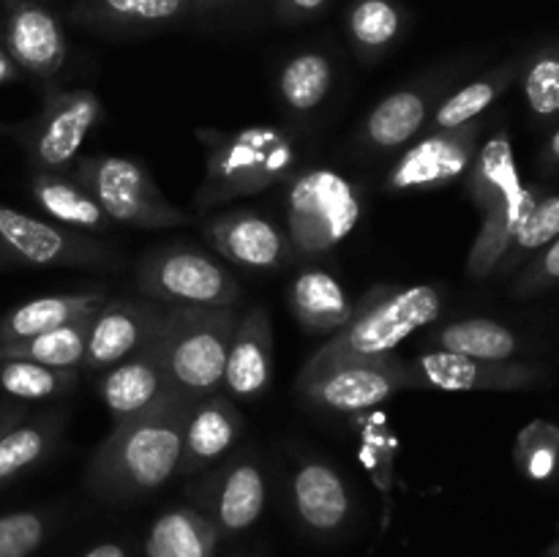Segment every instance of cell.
Instances as JSON below:
<instances>
[{
  "instance_id": "obj_45",
  "label": "cell",
  "mask_w": 559,
  "mask_h": 557,
  "mask_svg": "<svg viewBox=\"0 0 559 557\" xmlns=\"http://www.w3.org/2000/svg\"><path fill=\"white\" fill-rule=\"evenodd\" d=\"M555 557H559V544H557V549H555Z\"/></svg>"
},
{
  "instance_id": "obj_4",
  "label": "cell",
  "mask_w": 559,
  "mask_h": 557,
  "mask_svg": "<svg viewBox=\"0 0 559 557\" xmlns=\"http://www.w3.org/2000/svg\"><path fill=\"white\" fill-rule=\"evenodd\" d=\"M442 311V293L431 284L377 287L355 306L342 331L314 349L309 360L377 358L396 353L404 339L431 325Z\"/></svg>"
},
{
  "instance_id": "obj_6",
  "label": "cell",
  "mask_w": 559,
  "mask_h": 557,
  "mask_svg": "<svg viewBox=\"0 0 559 557\" xmlns=\"http://www.w3.org/2000/svg\"><path fill=\"white\" fill-rule=\"evenodd\" d=\"M298 393L314 407L336 415H355L377 407L402 391H413L409 360L396 353L377 358L306 360L298 375Z\"/></svg>"
},
{
  "instance_id": "obj_7",
  "label": "cell",
  "mask_w": 559,
  "mask_h": 557,
  "mask_svg": "<svg viewBox=\"0 0 559 557\" xmlns=\"http://www.w3.org/2000/svg\"><path fill=\"white\" fill-rule=\"evenodd\" d=\"M71 178L91 191L109 222L142 229H169L189 222L178 205L162 194L142 164L123 156H87L71 169Z\"/></svg>"
},
{
  "instance_id": "obj_14",
  "label": "cell",
  "mask_w": 559,
  "mask_h": 557,
  "mask_svg": "<svg viewBox=\"0 0 559 557\" xmlns=\"http://www.w3.org/2000/svg\"><path fill=\"white\" fill-rule=\"evenodd\" d=\"M273 377V325L265 306H251L238 317L227 366H224L222 393L229 399H257L267 391Z\"/></svg>"
},
{
  "instance_id": "obj_23",
  "label": "cell",
  "mask_w": 559,
  "mask_h": 557,
  "mask_svg": "<svg viewBox=\"0 0 559 557\" xmlns=\"http://www.w3.org/2000/svg\"><path fill=\"white\" fill-rule=\"evenodd\" d=\"M429 93L420 87H402L377 102L364 120L360 137L371 151L393 153L420 134V129L429 123Z\"/></svg>"
},
{
  "instance_id": "obj_15",
  "label": "cell",
  "mask_w": 559,
  "mask_h": 557,
  "mask_svg": "<svg viewBox=\"0 0 559 557\" xmlns=\"http://www.w3.org/2000/svg\"><path fill=\"white\" fill-rule=\"evenodd\" d=\"M96 393L115 424H120V420H129L145 410L156 407L162 399H167L175 391L169 388L156 349L147 347L104 369V375L96 382Z\"/></svg>"
},
{
  "instance_id": "obj_33",
  "label": "cell",
  "mask_w": 559,
  "mask_h": 557,
  "mask_svg": "<svg viewBox=\"0 0 559 557\" xmlns=\"http://www.w3.org/2000/svg\"><path fill=\"white\" fill-rule=\"evenodd\" d=\"M402 31V14L391 0H360L349 14V33L364 55H377L391 47Z\"/></svg>"
},
{
  "instance_id": "obj_18",
  "label": "cell",
  "mask_w": 559,
  "mask_h": 557,
  "mask_svg": "<svg viewBox=\"0 0 559 557\" xmlns=\"http://www.w3.org/2000/svg\"><path fill=\"white\" fill-rule=\"evenodd\" d=\"M413 391H489V388H511L519 371L502 360H475L467 355L429 349L409 360Z\"/></svg>"
},
{
  "instance_id": "obj_24",
  "label": "cell",
  "mask_w": 559,
  "mask_h": 557,
  "mask_svg": "<svg viewBox=\"0 0 559 557\" xmlns=\"http://www.w3.org/2000/svg\"><path fill=\"white\" fill-rule=\"evenodd\" d=\"M31 194L36 205L60 227L82 229V233H102L109 227V216L102 205L71 175L33 173Z\"/></svg>"
},
{
  "instance_id": "obj_29",
  "label": "cell",
  "mask_w": 559,
  "mask_h": 557,
  "mask_svg": "<svg viewBox=\"0 0 559 557\" xmlns=\"http://www.w3.org/2000/svg\"><path fill=\"white\" fill-rule=\"evenodd\" d=\"M80 369H55L25 358H0V388L22 402H41L74 393Z\"/></svg>"
},
{
  "instance_id": "obj_19",
  "label": "cell",
  "mask_w": 559,
  "mask_h": 557,
  "mask_svg": "<svg viewBox=\"0 0 559 557\" xmlns=\"http://www.w3.org/2000/svg\"><path fill=\"white\" fill-rule=\"evenodd\" d=\"M104 289H85V293H58V295H38V298L25 300L0 317V344L25 342V339L38 336V333L55 331L69 322L93 317L104 304H107Z\"/></svg>"
},
{
  "instance_id": "obj_21",
  "label": "cell",
  "mask_w": 559,
  "mask_h": 557,
  "mask_svg": "<svg viewBox=\"0 0 559 557\" xmlns=\"http://www.w3.org/2000/svg\"><path fill=\"white\" fill-rule=\"evenodd\" d=\"M293 502L306 528L333 533L349 517V491L342 475L320 459H306L293 475Z\"/></svg>"
},
{
  "instance_id": "obj_5",
  "label": "cell",
  "mask_w": 559,
  "mask_h": 557,
  "mask_svg": "<svg viewBox=\"0 0 559 557\" xmlns=\"http://www.w3.org/2000/svg\"><path fill=\"white\" fill-rule=\"evenodd\" d=\"M364 202L353 180L331 167L300 173L287 191V235L300 257L336 249L358 227Z\"/></svg>"
},
{
  "instance_id": "obj_12",
  "label": "cell",
  "mask_w": 559,
  "mask_h": 557,
  "mask_svg": "<svg viewBox=\"0 0 559 557\" xmlns=\"http://www.w3.org/2000/svg\"><path fill=\"white\" fill-rule=\"evenodd\" d=\"M475 137L478 123L459 126L451 131H431L420 142L402 153L385 178V189L391 194H409V191H435L453 183L467 173L475 158Z\"/></svg>"
},
{
  "instance_id": "obj_44",
  "label": "cell",
  "mask_w": 559,
  "mask_h": 557,
  "mask_svg": "<svg viewBox=\"0 0 559 557\" xmlns=\"http://www.w3.org/2000/svg\"><path fill=\"white\" fill-rule=\"evenodd\" d=\"M551 153L559 158V131L555 134V140H551Z\"/></svg>"
},
{
  "instance_id": "obj_41",
  "label": "cell",
  "mask_w": 559,
  "mask_h": 557,
  "mask_svg": "<svg viewBox=\"0 0 559 557\" xmlns=\"http://www.w3.org/2000/svg\"><path fill=\"white\" fill-rule=\"evenodd\" d=\"M16 80V63L11 60L9 49L0 47V85H9Z\"/></svg>"
},
{
  "instance_id": "obj_17",
  "label": "cell",
  "mask_w": 559,
  "mask_h": 557,
  "mask_svg": "<svg viewBox=\"0 0 559 557\" xmlns=\"http://www.w3.org/2000/svg\"><path fill=\"white\" fill-rule=\"evenodd\" d=\"M243 435V418L227 393H213L191 407L183 431L180 475H194L222 459Z\"/></svg>"
},
{
  "instance_id": "obj_35",
  "label": "cell",
  "mask_w": 559,
  "mask_h": 557,
  "mask_svg": "<svg viewBox=\"0 0 559 557\" xmlns=\"http://www.w3.org/2000/svg\"><path fill=\"white\" fill-rule=\"evenodd\" d=\"M186 11V0H96L91 14L118 20L123 25H162Z\"/></svg>"
},
{
  "instance_id": "obj_32",
  "label": "cell",
  "mask_w": 559,
  "mask_h": 557,
  "mask_svg": "<svg viewBox=\"0 0 559 557\" xmlns=\"http://www.w3.org/2000/svg\"><path fill=\"white\" fill-rule=\"evenodd\" d=\"M213 524L194 511H169L153 528L147 552L151 557H211Z\"/></svg>"
},
{
  "instance_id": "obj_28",
  "label": "cell",
  "mask_w": 559,
  "mask_h": 557,
  "mask_svg": "<svg viewBox=\"0 0 559 557\" xmlns=\"http://www.w3.org/2000/svg\"><path fill=\"white\" fill-rule=\"evenodd\" d=\"M91 322L93 317H82V320L38 333L25 342L0 344V358H25L44 366H55V369H80L82 360H85Z\"/></svg>"
},
{
  "instance_id": "obj_8",
  "label": "cell",
  "mask_w": 559,
  "mask_h": 557,
  "mask_svg": "<svg viewBox=\"0 0 559 557\" xmlns=\"http://www.w3.org/2000/svg\"><path fill=\"white\" fill-rule=\"evenodd\" d=\"M136 289L164 306H235L240 284L205 251L158 246L136 265Z\"/></svg>"
},
{
  "instance_id": "obj_31",
  "label": "cell",
  "mask_w": 559,
  "mask_h": 557,
  "mask_svg": "<svg viewBox=\"0 0 559 557\" xmlns=\"http://www.w3.org/2000/svg\"><path fill=\"white\" fill-rule=\"evenodd\" d=\"M333 85V66L322 52H300L278 74V96L293 112H314Z\"/></svg>"
},
{
  "instance_id": "obj_40",
  "label": "cell",
  "mask_w": 559,
  "mask_h": 557,
  "mask_svg": "<svg viewBox=\"0 0 559 557\" xmlns=\"http://www.w3.org/2000/svg\"><path fill=\"white\" fill-rule=\"evenodd\" d=\"M540 271H544L546 278H559V238L555 240V244H551V249L544 254Z\"/></svg>"
},
{
  "instance_id": "obj_13",
  "label": "cell",
  "mask_w": 559,
  "mask_h": 557,
  "mask_svg": "<svg viewBox=\"0 0 559 557\" xmlns=\"http://www.w3.org/2000/svg\"><path fill=\"white\" fill-rule=\"evenodd\" d=\"M205 238L229 262L254 271H273L295 254L287 229L257 211H229L205 224Z\"/></svg>"
},
{
  "instance_id": "obj_42",
  "label": "cell",
  "mask_w": 559,
  "mask_h": 557,
  "mask_svg": "<svg viewBox=\"0 0 559 557\" xmlns=\"http://www.w3.org/2000/svg\"><path fill=\"white\" fill-rule=\"evenodd\" d=\"M328 0H287V9L293 14H314L317 9H322Z\"/></svg>"
},
{
  "instance_id": "obj_22",
  "label": "cell",
  "mask_w": 559,
  "mask_h": 557,
  "mask_svg": "<svg viewBox=\"0 0 559 557\" xmlns=\"http://www.w3.org/2000/svg\"><path fill=\"white\" fill-rule=\"evenodd\" d=\"M289 309L309 333H336L353 317L355 304L333 273L306 268L289 284Z\"/></svg>"
},
{
  "instance_id": "obj_39",
  "label": "cell",
  "mask_w": 559,
  "mask_h": 557,
  "mask_svg": "<svg viewBox=\"0 0 559 557\" xmlns=\"http://www.w3.org/2000/svg\"><path fill=\"white\" fill-rule=\"evenodd\" d=\"M25 418H27L25 407H20V404L0 402V437H3L9 429H14L16 424H22Z\"/></svg>"
},
{
  "instance_id": "obj_26",
  "label": "cell",
  "mask_w": 559,
  "mask_h": 557,
  "mask_svg": "<svg viewBox=\"0 0 559 557\" xmlns=\"http://www.w3.org/2000/svg\"><path fill=\"white\" fill-rule=\"evenodd\" d=\"M426 344L431 349L467 355V358L475 360H508L519 347L516 336L506 325L495 320H484V317L431 328Z\"/></svg>"
},
{
  "instance_id": "obj_9",
  "label": "cell",
  "mask_w": 559,
  "mask_h": 557,
  "mask_svg": "<svg viewBox=\"0 0 559 557\" xmlns=\"http://www.w3.org/2000/svg\"><path fill=\"white\" fill-rule=\"evenodd\" d=\"M0 260L27 268H98L109 251L87 235L0 205Z\"/></svg>"
},
{
  "instance_id": "obj_37",
  "label": "cell",
  "mask_w": 559,
  "mask_h": 557,
  "mask_svg": "<svg viewBox=\"0 0 559 557\" xmlns=\"http://www.w3.org/2000/svg\"><path fill=\"white\" fill-rule=\"evenodd\" d=\"M559 235V197H549L540 205H533V211L522 218L516 235H513L511 244H516L519 249L533 251L540 246L551 244Z\"/></svg>"
},
{
  "instance_id": "obj_38",
  "label": "cell",
  "mask_w": 559,
  "mask_h": 557,
  "mask_svg": "<svg viewBox=\"0 0 559 557\" xmlns=\"http://www.w3.org/2000/svg\"><path fill=\"white\" fill-rule=\"evenodd\" d=\"M524 93H527L533 112L555 115L559 109V60H535L533 69L527 71V80H524Z\"/></svg>"
},
{
  "instance_id": "obj_10",
  "label": "cell",
  "mask_w": 559,
  "mask_h": 557,
  "mask_svg": "<svg viewBox=\"0 0 559 557\" xmlns=\"http://www.w3.org/2000/svg\"><path fill=\"white\" fill-rule=\"evenodd\" d=\"M104 112L102 98L93 91L49 93L41 115L27 134V156L36 173L71 175L82 142Z\"/></svg>"
},
{
  "instance_id": "obj_20",
  "label": "cell",
  "mask_w": 559,
  "mask_h": 557,
  "mask_svg": "<svg viewBox=\"0 0 559 557\" xmlns=\"http://www.w3.org/2000/svg\"><path fill=\"white\" fill-rule=\"evenodd\" d=\"M265 473L251 457L227 462V467L211 481L213 522L227 533H240L260 519L265 508Z\"/></svg>"
},
{
  "instance_id": "obj_16",
  "label": "cell",
  "mask_w": 559,
  "mask_h": 557,
  "mask_svg": "<svg viewBox=\"0 0 559 557\" xmlns=\"http://www.w3.org/2000/svg\"><path fill=\"white\" fill-rule=\"evenodd\" d=\"M5 49L16 69L49 80L66 63V36L47 9L36 3H16L5 25Z\"/></svg>"
},
{
  "instance_id": "obj_2",
  "label": "cell",
  "mask_w": 559,
  "mask_h": 557,
  "mask_svg": "<svg viewBox=\"0 0 559 557\" xmlns=\"http://www.w3.org/2000/svg\"><path fill=\"white\" fill-rule=\"evenodd\" d=\"M235 325V306H167L151 347L178 396L200 402L222 393Z\"/></svg>"
},
{
  "instance_id": "obj_34",
  "label": "cell",
  "mask_w": 559,
  "mask_h": 557,
  "mask_svg": "<svg viewBox=\"0 0 559 557\" xmlns=\"http://www.w3.org/2000/svg\"><path fill=\"white\" fill-rule=\"evenodd\" d=\"M500 87L502 80H495V76H480V80L459 87L453 96H448L445 102L437 104V109L431 112V129L451 131L459 129V126L475 123V120L491 107V102L497 98Z\"/></svg>"
},
{
  "instance_id": "obj_1",
  "label": "cell",
  "mask_w": 559,
  "mask_h": 557,
  "mask_svg": "<svg viewBox=\"0 0 559 557\" xmlns=\"http://www.w3.org/2000/svg\"><path fill=\"white\" fill-rule=\"evenodd\" d=\"M191 407L194 402L169 393L156 407L115 424L87 467L91 489L107 500H126L167 484L180 467Z\"/></svg>"
},
{
  "instance_id": "obj_30",
  "label": "cell",
  "mask_w": 559,
  "mask_h": 557,
  "mask_svg": "<svg viewBox=\"0 0 559 557\" xmlns=\"http://www.w3.org/2000/svg\"><path fill=\"white\" fill-rule=\"evenodd\" d=\"M533 194H530V191H522L519 197L506 200L502 205L491 208V211L486 213V222L484 227H480L478 240H475L473 251H469L467 271L473 273V276H486V273L497 265V260L506 254L508 244H511L513 235H516L522 218L533 211Z\"/></svg>"
},
{
  "instance_id": "obj_27",
  "label": "cell",
  "mask_w": 559,
  "mask_h": 557,
  "mask_svg": "<svg viewBox=\"0 0 559 557\" xmlns=\"http://www.w3.org/2000/svg\"><path fill=\"white\" fill-rule=\"evenodd\" d=\"M467 191L473 200L484 208L486 213L491 208L502 205L506 200L522 194V183H519L516 164H513L511 142L506 134H497L480 147L475 164L467 167Z\"/></svg>"
},
{
  "instance_id": "obj_43",
  "label": "cell",
  "mask_w": 559,
  "mask_h": 557,
  "mask_svg": "<svg viewBox=\"0 0 559 557\" xmlns=\"http://www.w3.org/2000/svg\"><path fill=\"white\" fill-rule=\"evenodd\" d=\"M85 557H126V552H123V546H118V544H98V546H93Z\"/></svg>"
},
{
  "instance_id": "obj_11",
  "label": "cell",
  "mask_w": 559,
  "mask_h": 557,
  "mask_svg": "<svg viewBox=\"0 0 559 557\" xmlns=\"http://www.w3.org/2000/svg\"><path fill=\"white\" fill-rule=\"evenodd\" d=\"M164 315H167V306L156 304L145 295L107 300L93 315L82 369L104 371L147 349L162 328Z\"/></svg>"
},
{
  "instance_id": "obj_3",
  "label": "cell",
  "mask_w": 559,
  "mask_h": 557,
  "mask_svg": "<svg viewBox=\"0 0 559 557\" xmlns=\"http://www.w3.org/2000/svg\"><path fill=\"white\" fill-rule=\"evenodd\" d=\"M295 167V147L273 126H249L235 134H216L205 153V178L197 191V208L260 194L287 178Z\"/></svg>"
},
{
  "instance_id": "obj_36",
  "label": "cell",
  "mask_w": 559,
  "mask_h": 557,
  "mask_svg": "<svg viewBox=\"0 0 559 557\" xmlns=\"http://www.w3.org/2000/svg\"><path fill=\"white\" fill-rule=\"evenodd\" d=\"M47 535V519L36 511L0 517V557H31Z\"/></svg>"
},
{
  "instance_id": "obj_25",
  "label": "cell",
  "mask_w": 559,
  "mask_h": 557,
  "mask_svg": "<svg viewBox=\"0 0 559 557\" xmlns=\"http://www.w3.org/2000/svg\"><path fill=\"white\" fill-rule=\"evenodd\" d=\"M63 424L66 418L60 413H44L5 431L0 437V486L44 462L58 446Z\"/></svg>"
}]
</instances>
